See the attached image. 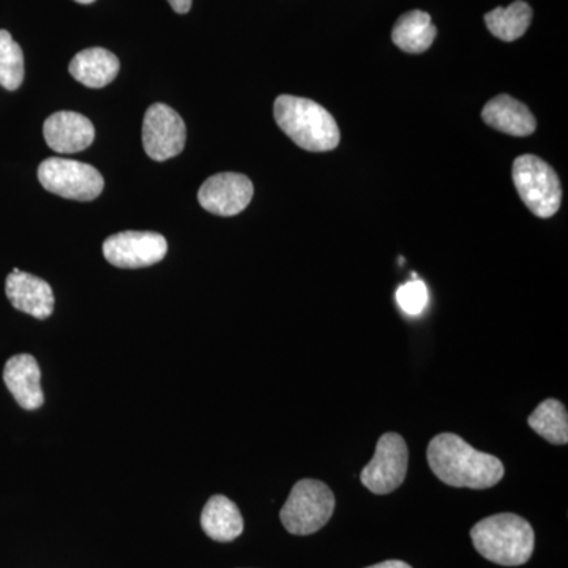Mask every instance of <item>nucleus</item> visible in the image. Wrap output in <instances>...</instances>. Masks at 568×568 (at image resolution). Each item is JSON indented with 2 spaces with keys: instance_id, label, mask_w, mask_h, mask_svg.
Listing matches in <instances>:
<instances>
[{
  "instance_id": "1",
  "label": "nucleus",
  "mask_w": 568,
  "mask_h": 568,
  "mask_svg": "<svg viewBox=\"0 0 568 568\" xmlns=\"http://www.w3.org/2000/svg\"><path fill=\"white\" fill-rule=\"evenodd\" d=\"M426 455L433 474L448 487L487 489L506 473L499 458L476 450L454 433L433 437Z\"/></svg>"
},
{
  "instance_id": "2",
  "label": "nucleus",
  "mask_w": 568,
  "mask_h": 568,
  "mask_svg": "<svg viewBox=\"0 0 568 568\" xmlns=\"http://www.w3.org/2000/svg\"><path fill=\"white\" fill-rule=\"evenodd\" d=\"M474 547L491 562L518 567L532 558L536 534L525 518L499 514L484 518L470 529Z\"/></svg>"
},
{
  "instance_id": "3",
  "label": "nucleus",
  "mask_w": 568,
  "mask_h": 568,
  "mask_svg": "<svg viewBox=\"0 0 568 568\" xmlns=\"http://www.w3.org/2000/svg\"><path fill=\"white\" fill-rule=\"evenodd\" d=\"M280 129L310 152L334 151L339 144V130L331 112L313 100L280 95L274 104Z\"/></svg>"
},
{
  "instance_id": "4",
  "label": "nucleus",
  "mask_w": 568,
  "mask_h": 568,
  "mask_svg": "<svg viewBox=\"0 0 568 568\" xmlns=\"http://www.w3.org/2000/svg\"><path fill=\"white\" fill-rule=\"evenodd\" d=\"M335 495L327 485L313 478L297 481L280 511L284 529L293 536H312L331 521Z\"/></svg>"
},
{
  "instance_id": "5",
  "label": "nucleus",
  "mask_w": 568,
  "mask_h": 568,
  "mask_svg": "<svg viewBox=\"0 0 568 568\" xmlns=\"http://www.w3.org/2000/svg\"><path fill=\"white\" fill-rule=\"evenodd\" d=\"M519 197L538 219H549L562 203V186L556 171L536 155H521L514 163Z\"/></svg>"
},
{
  "instance_id": "6",
  "label": "nucleus",
  "mask_w": 568,
  "mask_h": 568,
  "mask_svg": "<svg viewBox=\"0 0 568 568\" xmlns=\"http://www.w3.org/2000/svg\"><path fill=\"white\" fill-rule=\"evenodd\" d=\"M44 190L73 201H93L104 189L103 175L88 163L67 159H48L39 166Z\"/></svg>"
},
{
  "instance_id": "7",
  "label": "nucleus",
  "mask_w": 568,
  "mask_h": 568,
  "mask_svg": "<svg viewBox=\"0 0 568 568\" xmlns=\"http://www.w3.org/2000/svg\"><path fill=\"white\" fill-rule=\"evenodd\" d=\"M407 463L406 440L398 433H386L381 436L372 462L362 470L361 481L375 495H390L405 481Z\"/></svg>"
},
{
  "instance_id": "8",
  "label": "nucleus",
  "mask_w": 568,
  "mask_h": 568,
  "mask_svg": "<svg viewBox=\"0 0 568 568\" xmlns=\"http://www.w3.org/2000/svg\"><path fill=\"white\" fill-rule=\"evenodd\" d=\"M186 129L183 119L164 103L149 108L142 122V145L155 162L174 159L185 148Z\"/></svg>"
},
{
  "instance_id": "9",
  "label": "nucleus",
  "mask_w": 568,
  "mask_h": 568,
  "mask_svg": "<svg viewBox=\"0 0 568 568\" xmlns=\"http://www.w3.org/2000/svg\"><path fill=\"white\" fill-rule=\"evenodd\" d=\"M168 253V241L151 231H123L104 241L108 263L119 268H142L160 263Z\"/></svg>"
},
{
  "instance_id": "10",
  "label": "nucleus",
  "mask_w": 568,
  "mask_h": 568,
  "mask_svg": "<svg viewBox=\"0 0 568 568\" xmlns=\"http://www.w3.org/2000/svg\"><path fill=\"white\" fill-rule=\"evenodd\" d=\"M253 183L244 174L222 173L203 183L197 200L205 211L220 216H234L252 203Z\"/></svg>"
},
{
  "instance_id": "11",
  "label": "nucleus",
  "mask_w": 568,
  "mask_h": 568,
  "mask_svg": "<svg viewBox=\"0 0 568 568\" xmlns=\"http://www.w3.org/2000/svg\"><path fill=\"white\" fill-rule=\"evenodd\" d=\"M6 293L14 308L37 320H47L54 312V293L50 283L20 268H14L7 276Z\"/></svg>"
},
{
  "instance_id": "12",
  "label": "nucleus",
  "mask_w": 568,
  "mask_h": 568,
  "mask_svg": "<svg viewBox=\"0 0 568 568\" xmlns=\"http://www.w3.org/2000/svg\"><path fill=\"white\" fill-rule=\"evenodd\" d=\"M44 140L52 151L77 153L85 151L95 140V129L85 115L59 111L50 115L43 126Z\"/></svg>"
},
{
  "instance_id": "13",
  "label": "nucleus",
  "mask_w": 568,
  "mask_h": 568,
  "mask_svg": "<svg viewBox=\"0 0 568 568\" xmlns=\"http://www.w3.org/2000/svg\"><path fill=\"white\" fill-rule=\"evenodd\" d=\"M40 381V366L31 354L13 355L3 368V383L22 409L36 410L43 406Z\"/></svg>"
},
{
  "instance_id": "14",
  "label": "nucleus",
  "mask_w": 568,
  "mask_h": 568,
  "mask_svg": "<svg viewBox=\"0 0 568 568\" xmlns=\"http://www.w3.org/2000/svg\"><path fill=\"white\" fill-rule=\"evenodd\" d=\"M481 118L491 129L511 136H529L537 129L536 118L529 108L510 95H499L489 100L481 111Z\"/></svg>"
},
{
  "instance_id": "15",
  "label": "nucleus",
  "mask_w": 568,
  "mask_h": 568,
  "mask_svg": "<svg viewBox=\"0 0 568 568\" xmlns=\"http://www.w3.org/2000/svg\"><path fill=\"white\" fill-rule=\"evenodd\" d=\"M121 62L118 55L103 48H89L78 52L70 62L69 71L85 88L102 89L118 78Z\"/></svg>"
},
{
  "instance_id": "16",
  "label": "nucleus",
  "mask_w": 568,
  "mask_h": 568,
  "mask_svg": "<svg viewBox=\"0 0 568 568\" xmlns=\"http://www.w3.org/2000/svg\"><path fill=\"white\" fill-rule=\"evenodd\" d=\"M201 526L205 536L220 544H227L244 532V518L233 500L223 495H215L203 508Z\"/></svg>"
},
{
  "instance_id": "17",
  "label": "nucleus",
  "mask_w": 568,
  "mask_h": 568,
  "mask_svg": "<svg viewBox=\"0 0 568 568\" xmlns=\"http://www.w3.org/2000/svg\"><path fill=\"white\" fill-rule=\"evenodd\" d=\"M436 36L437 31L433 26L432 17L422 10L407 11L395 22L392 31V40L396 47L409 54H420L429 50Z\"/></svg>"
},
{
  "instance_id": "18",
  "label": "nucleus",
  "mask_w": 568,
  "mask_h": 568,
  "mask_svg": "<svg viewBox=\"0 0 568 568\" xmlns=\"http://www.w3.org/2000/svg\"><path fill=\"white\" fill-rule=\"evenodd\" d=\"M532 9L525 0L508 6L507 9L497 7V9L485 14L487 28L496 39L503 41H515L521 39L528 32L530 22H532Z\"/></svg>"
},
{
  "instance_id": "19",
  "label": "nucleus",
  "mask_w": 568,
  "mask_h": 568,
  "mask_svg": "<svg viewBox=\"0 0 568 568\" xmlns=\"http://www.w3.org/2000/svg\"><path fill=\"white\" fill-rule=\"evenodd\" d=\"M528 424L538 436L544 437L555 446H566L568 443V416L566 406L558 399H545L530 414Z\"/></svg>"
},
{
  "instance_id": "20",
  "label": "nucleus",
  "mask_w": 568,
  "mask_h": 568,
  "mask_svg": "<svg viewBox=\"0 0 568 568\" xmlns=\"http://www.w3.org/2000/svg\"><path fill=\"white\" fill-rule=\"evenodd\" d=\"M24 81V54L7 31H0V85L17 91Z\"/></svg>"
},
{
  "instance_id": "21",
  "label": "nucleus",
  "mask_w": 568,
  "mask_h": 568,
  "mask_svg": "<svg viewBox=\"0 0 568 568\" xmlns=\"http://www.w3.org/2000/svg\"><path fill=\"white\" fill-rule=\"evenodd\" d=\"M396 302L399 308L409 316H418L426 308L428 304V290L425 283L416 278L414 275L413 282L403 284L396 291Z\"/></svg>"
},
{
  "instance_id": "22",
  "label": "nucleus",
  "mask_w": 568,
  "mask_h": 568,
  "mask_svg": "<svg viewBox=\"0 0 568 568\" xmlns=\"http://www.w3.org/2000/svg\"><path fill=\"white\" fill-rule=\"evenodd\" d=\"M175 13L185 14L192 9V0H168Z\"/></svg>"
},
{
  "instance_id": "23",
  "label": "nucleus",
  "mask_w": 568,
  "mask_h": 568,
  "mask_svg": "<svg viewBox=\"0 0 568 568\" xmlns=\"http://www.w3.org/2000/svg\"><path fill=\"white\" fill-rule=\"evenodd\" d=\"M366 568H413L409 564L403 562V560H386V562L376 564V566Z\"/></svg>"
},
{
  "instance_id": "24",
  "label": "nucleus",
  "mask_w": 568,
  "mask_h": 568,
  "mask_svg": "<svg viewBox=\"0 0 568 568\" xmlns=\"http://www.w3.org/2000/svg\"><path fill=\"white\" fill-rule=\"evenodd\" d=\"M74 2L84 3V6H88V3H93L95 0H74Z\"/></svg>"
}]
</instances>
